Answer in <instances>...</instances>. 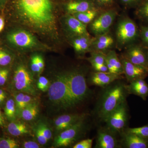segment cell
<instances>
[{
    "label": "cell",
    "instance_id": "obj_4",
    "mask_svg": "<svg viewBox=\"0 0 148 148\" xmlns=\"http://www.w3.org/2000/svg\"><path fill=\"white\" fill-rule=\"evenodd\" d=\"M64 73L77 106L85 101L90 95V90L88 87L84 73L78 69Z\"/></svg>",
    "mask_w": 148,
    "mask_h": 148
},
{
    "label": "cell",
    "instance_id": "obj_16",
    "mask_svg": "<svg viewBox=\"0 0 148 148\" xmlns=\"http://www.w3.org/2000/svg\"><path fill=\"white\" fill-rule=\"evenodd\" d=\"M63 8L66 14H71L97 8L92 0H69L64 3Z\"/></svg>",
    "mask_w": 148,
    "mask_h": 148
},
{
    "label": "cell",
    "instance_id": "obj_31",
    "mask_svg": "<svg viewBox=\"0 0 148 148\" xmlns=\"http://www.w3.org/2000/svg\"><path fill=\"white\" fill-rule=\"evenodd\" d=\"M19 147L16 141L11 138H2L0 140V148H17Z\"/></svg>",
    "mask_w": 148,
    "mask_h": 148
},
{
    "label": "cell",
    "instance_id": "obj_39",
    "mask_svg": "<svg viewBox=\"0 0 148 148\" xmlns=\"http://www.w3.org/2000/svg\"><path fill=\"white\" fill-rule=\"evenodd\" d=\"M140 37L144 45L148 47V26H143L140 29Z\"/></svg>",
    "mask_w": 148,
    "mask_h": 148
},
{
    "label": "cell",
    "instance_id": "obj_2",
    "mask_svg": "<svg viewBox=\"0 0 148 148\" xmlns=\"http://www.w3.org/2000/svg\"><path fill=\"white\" fill-rule=\"evenodd\" d=\"M49 100L54 106L64 110L76 106L64 72L56 76L48 89Z\"/></svg>",
    "mask_w": 148,
    "mask_h": 148
},
{
    "label": "cell",
    "instance_id": "obj_20",
    "mask_svg": "<svg viewBox=\"0 0 148 148\" xmlns=\"http://www.w3.org/2000/svg\"><path fill=\"white\" fill-rule=\"evenodd\" d=\"M122 144L127 148H148V140L125 131L121 132Z\"/></svg>",
    "mask_w": 148,
    "mask_h": 148
},
{
    "label": "cell",
    "instance_id": "obj_42",
    "mask_svg": "<svg viewBox=\"0 0 148 148\" xmlns=\"http://www.w3.org/2000/svg\"><path fill=\"white\" fill-rule=\"evenodd\" d=\"M92 67L94 69L95 72H103V73L109 72L108 69L106 64L95 65L92 66Z\"/></svg>",
    "mask_w": 148,
    "mask_h": 148
},
{
    "label": "cell",
    "instance_id": "obj_6",
    "mask_svg": "<svg viewBox=\"0 0 148 148\" xmlns=\"http://www.w3.org/2000/svg\"><path fill=\"white\" fill-rule=\"evenodd\" d=\"M139 32L136 24L128 17H123L118 21L116 30V39L118 47H126L138 38Z\"/></svg>",
    "mask_w": 148,
    "mask_h": 148
},
{
    "label": "cell",
    "instance_id": "obj_46",
    "mask_svg": "<svg viewBox=\"0 0 148 148\" xmlns=\"http://www.w3.org/2000/svg\"><path fill=\"white\" fill-rule=\"evenodd\" d=\"M4 123V120L1 111L0 110V126H2Z\"/></svg>",
    "mask_w": 148,
    "mask_h": 148
},
{
    "label": "cell",
    "instance_id": "obj_24",
    "mask_svg": "<svg viewBox=\"0 0 148 148\" xmlns=\"http://www.w3.org/2000/svg\"><path fill=\"white\" fill-rule=\"evenodd\" d=\"M8 130L10 134L14 136L26 135L29 132L27 125L19 121L11 122L8 126Z\"/></svg>",
    "mask_w": 148,
    "mask_h": 148
},
{
    "label": "cell",
    "instance_id": "obj_38",
    "mask_svg": "<svg viewBox=\"0 0 148 148\" xmlns=\"http://www.w3.org/2000/svg\"><path fill=\"white\" fill-rule=\"evenodd\" d=\"M35 133L38 143L41 145H45L47 143L48 140L43 135L41 130L38 126H37L35 129Z\"/></svg>",
    "mask_w": 148,
    "mask_h": 148
},
{
    "label": "cell",
    "instance_id": "obj_15",
    "mask_svg": "<svg viewBox=\"0 0 148 148\" xmlns=\"http://www.w3.org/2000/svg\"><path fill=\"white\" fill-rule=\"evenodd\" d=\"M70 43L78 55H84L91 51L92 37L87 35H79L69 37Z\"/></svg>",
    "mask_w": 148,
    "mask_h": 148
},
{
    "label": "cell",
    "instance_id": "obj_48",
    "mask_svg": "<svg viewBox=\"0 0 148 148\" xmlns=\"http://www.w3.org/2000/svg\"><path fill=\"white\" fill-rule=\"evenodd\" d=\"M5 99V98L3 97L2 96L0 95V104L2 103L3 101H4Z\"/></svg>",
    "mask_w": 148,
    "mask_h": 148
},
{
    "label": "cell",
    "instance_id": "obj_14",
    "mask_svg": "<svg viewBox=\"0 0 148 148\" xmlns=\"http://www.w3.org/2000/svg\"><path fill=\"white\" fill-rule=\"evenodd\" d=\"M116 132L108 127L102 128L98 131L95 148H115L117 147L118 141L116 137Z\"/></svg>",
    "mask_w": 148,
    "mask_h": 148
},
{
    "label": "cell",
    "instance_id": "obj_8",
    "mask_svg": "<svg viewBox=\"0 0 148 148\" xmlns=\"http://www.w3.org/2000/svg\"><path fill=\"white\" fill-rule=\"evenodd\" d=\"M117 15L115 8L102 11L89 24L90 32L95 36L109 33Z\"/></svg>",
    "mask_w": 148,
    "mask_h": 148
},
{
    "label": "cell",
    "instance_id": "obj_21",
    "mask_svg": "<svg viewBox=\"0 0 148 148\" xmlns=\"http://www.w3.org/2000/svg\"><path fill=\"white\" fill-rule=\"evenodd\" d=\"M128 94H133L139 96L146 101L148 96V84L144 79L137 80L125 85Z\"/></svg>",
    "mask_w": 148,
    "mask_h": 148
},
{
    "label": "cell",
    "instance_id": "obj_34",
    "mask_svg": "<svg viewBox=\"0 0 148 148\" xmlns=\"http://www.w3.org/2000/svg\"><path fill=\"white\" fill-rule=\"evenodd\" d=\"M12 57L5 50L0 49V66H6L11 63Z\"/></svg>",
    "mask_w": 148,
    "mask_h": 148
},
{
    "label": "cell",
    "instance_id": "obj_7",
    "mask_svg": "<svg viewBox=\"0 0 148 148\" xmlns=\"http://www.w3.org/2000/svg\"><path fill=\"white\" fill-rule=\"evenodd\" d=\"M13 83L16 90L20 92L36 96L37 90L32 74L23 64L16 66L13 77Z\"/></svg>",
    "mask_w": 148,
    "mask_h": 148
},
{
    "label": "cell",
    "instance_id": "obj_5",
    "mask_svg": "<svg viewBox=\"0 0 148 148\" xmlns=\"http://www.w3.org/2000/svg\"><path fill=\"white\" fill-rule=\"evenodd\" d=\"M6 39L10 45L19 50L30 51L46 48L31 32L24 29L10 32Z\"/></svg>",
    "mask_w": 148,
    "mask_h": 148
},
{
    "label": "cell",
    "instance_id": "obj_13",
    "mask_svg": "<svg viewBox=\"0 0 148 148\" xmlns=\"http://www.w3.org/2000/svg\"><path fill=\"white\" fill-rule=\"evenodd\" d=\"M124 74L129 83L140 79H145L148 76V69L135 65L122 56L120 58Z\"/></svg>",
    "mask_w": 148,
    "mask_h": 148
},
{
    "label": "cell",
    "instance_id": "obj_1",
    "mask_svg": "<svg viewBox=\"0 0 148 148\" xmlns=\"http://www.w3.org/2000/svg\"><path fill=\"white\" fill-rule=\"evenodd\" d=\"M14 7L23 25L42 35L57 36L56 18L51 0H14Z\"/></svg>",
    "mask_w": 148,
    "mask_h": 148
},
{
    "label": "cell",
    "instance_id": "obj_29",
    "mask_svg": "<svg viewBox=\"0 0 148 148\" xmlns=\"http://www.w3.org/2000/svg\"><path fill=\"white\" fill-rule=\"evenodd\" d=\"M125 131L138 135L140 138L148 140V124L144 126L134 128H127Z\"/></svg>",
    "mask_w": 148,
    "mask_h": 148
},
{
    "label": "cell",
    "instance_id": "obj_45",
    "mask_svg": "<svg viewBox=\"0 0 148 148\" xmlns=\"http://www.w3.org/2000/svg\"><path fill=\"white\" fill-rule=\"evenodd\" d=\"M5 26V21L3 18L0 16V33L2 31Z\"/></svg>",
    "mask_w": 148,
    "mask_h": 148
},
{
    "label": "cell",
    "instance_id": "obj_32",
    "mask_svg": "<svg viewBox=\"0 0 148 148\" xmlns=\"http://www.w3.org/2000/svg\"><path fill=\"white\" fill-rule=\"evenodd\" d=\"M24 92H20L14 95V101L16 104V110L18 112L25 108L24 103Z\"/></svg>",
    "mask_w": 148,
    "mask_h": 148
},
{
    "label": "cell",
    "instance_id": "obj_12",
    "mask_svg": "<svg viewBox=\"0 0 148 148\" xmlns=\"http://www.w3.org/2000/svg\"><path fill=\"white\" fill-rule=\"evenodd\" d=\"M62 21L68 38L79 35L90 36L88 32L87 25L83 24L72 14H66L63 16Z\"/></svg>",
    "mask_w": 148,
    "mask_h": 148
},
{
    "label": "cell",
    "instance_id": "obj_40",
    "mask_svg": "<svg viewBox=\"0 0 148 148\" xmlns=\"http://www.w3.org/2000/svg\"><path fill=\"white\" fill-rule=\"evenodd\" d=\"M31 69L32 72L37 73H39L42 71L37 63L34 55H33L31 58Z\"/></svg>",
    "mask_w": 148,
    "mask_h": 148
},
{
    "label": "cell",
    "instance_id": "obj_10",
    "mask_svg": "<svg viewBox=\"0 0 148 148\" xmlns=\"http://www.w3.org/2000/svg\"><path fill=\"white\" fill-rule=\"evenodd\" d=\"M128 119L126 101L122 103L106 118L104 121L109 129L115 132H122L125 129Z\"/></svg>",
    "mask_w": 148,
    "mask_h": 148
},
{
    "label": "cell",
    "instance_id": "obj_47",
    "mask_svg": "<svg viewBox=\"0 0 148 148\" xmlns=\"http://www.w3.org/2000/svg\"><path fill=\"white\" fill-rule=\"evenodd\" d=\"M8 0H0V7L3 6Z\"/></svg>",
    "mask_w": 148,
    "mask_h": 148
},
{
    "label": "cell",
    "instance_id": "obj_33",
    "mask_svg": "<svg viewBox=\"0 0 148 148\" xmlns=\"http://www.w3.org/2000/svg\"><path fill=\"white\" fill-rule=\"evenodd\" d=\"M50 85L49 80L45 77L41 76L39 78L37 82V86L39 90L43 92L47 91Z\"/></svg>",
    "mask_w": 148,
    "mask_h": 148
},
{
    "label": "cell",
    "instance_id": "obj_11",
    "mask_svg": "<svg viewBox=\"0 0 148 148\" xmlns=\"http://www.w3.org/2000/svg\"><path fill=\"white\" fill-rule=\"evenodd\" d=\"M122 56L132 64L148 69V52L140 45H127Z\"/></svg>",
    "mask_w": 148,
    "mask_h": 148
},
{
    "label": "cell",
    "instance_id": "obj_22",
    "mask_svg": "<svg viewBox=\"0 0 148 148\" xmlns=\"http://www.w3.org/2000/svg\"><path fill=\"white\" fill-rule=\"evenodd\" d=\"M103 10L100 9L95 8L83 12L74 14L72 15L83 24L87 26L91 23Z\"/></svg>",
    "mask_w": 148,
    "mask_h": 148
},
{
    "label": "cell",
    "instance_id": "obj_41",
    "mask_svg": "<svg viewBox=\"0 0 148 148\" xmlns=\"http://www.w3.org/2000/svg\"><path fill=\"white\" fill-rule=\"evenodd\" d=\"M9 71L7 69H0V86L5 84L7 80Z\"/></svg>",
    "mask_w": 148,
    "mask_h": 148
},
{
    "label": "cell",
    "instance_id": "obj_23",
    "mask_svg": "<svg viewBox=\"0 0 148 148\" xmlns=\"http://www.w3.org/2000/svg\"><path fill=\"white\" fill-rule=\"evenodd\" d=\"M106 61L114 67L117 74L120 75L124 74L120 59L119 58L114 50H109L108 53H106Z\"/></svg>",
    "mask_w": 148,
    "mask_h": 148
},
{
    "label": "cell",
    "instance_id": "obj_28",
    "mask_svg": "<svg viewBox=\"0 0 148 148\" xmlns=\"http://www.w3.org/2000/svg\"><path fill=\"white\" fill-rule=\"evenodd\" d=\"M136 8V15L143 21L148 22V0H143Z\"/></svg>",
    "mask_w": 148,
    "mask_h": 148
},
{
    "label": "cell",
    "instance_id": "obj_25",
    "mask_svg": "<svg viewBox=\"0 0 148 148\" xmlns=\"http://www.w3.org/2000/svg\"><path fill=\"white\" fill-rule=\"evenodd\" d=\"M38 112V106L34 102L25 107L21 111L20 114L21 118L24 120L31 121L36 117Z\"/></svg>",
    "mask_w": 148,
    "mask_h": 148
},
{
    "label": "cell",
    "instance_id": "obj_18",
    "mask_svg": "<svg viewBox=\"0 0 148 148\" xmlns=\"http://www.w3.org/2000/svg\"><path fill=\"white\" fill-rule=\"evenodd\" d=\"M86 114H68L62 115L54 121L56 131L59 133L75 124L80 120L86 118Z\"/></svg>",
    "mask_w": 148,
    "mask_h": 148
},
{
    "label": "cell",
    "instance_id": "obj_9",
    "mask_svg": "<svg viewBox=\"0 0 148 148\" xmlns=\"http://www.w3.org/2000/svg\"><path fill=\"white\" fill-rule=\"evenodd\" d=\"M85 118L59 133L54 141V147H67L75 143L83 133L85 128Z\"/></svg>",
    "mask_w": 148,
    "mask_h": 148
},
{
    "label": "cell",
    "instance_id": "obj_36",
    "mask_svg": "<svg viewBox=\"0 0 148 148\" xmlns=\"http://www.w3.org/2000/svg\"><path fill=\"white\" fill-rule=\"evenodd\" d=\"M93 140L87 139L82 140L73 146V148H91L92 147Z\"/></svg>",
    "mask_w": 148,
    "mask_h": 148
},
{
    "label": "cell",
    "instance_id": "obj_26",
    "mask_svg": "<svg viewBox=\"0 0 148 148\" xmlns=\"http://www.w3.org/2000/svg\"><path fill=\"white\" fill-rule=\"evenodd\" d=\"M90 52V56L87 60L91 66L95 65L106 64V53L101 51H92Z\"/></svg>",
    "mask_w": 148,
    "mask_h": 148
},
{
    "label": "cell",
    "instance_id": "obj_37",
    "mask_svg": "<svg viewBox=\"0 0 148 148\" xmlns=\"http://www.w3.org/2000/svg\"><path fill=\"white\" fill-rule=\"evenodd\" d=\"M48 141L52 138V132L47 125L44 123H40L38 125Z\"/></svg>",
    "mask_w": 148,
    "mask_h": 148
},
{
    "label": "cell",
    "instance_id": "obj_17",
    "mask_svg": "<svg viewBox=\"0 0 148 148\" xmlns=\"http://www.w3.org/2000/svg\"><path fill=\"white\" fill-rule=\"evenodd\" d=\"M114 42V37L110 32L95 36L92 38L91 51H101L106 53V51L110 50L113 46Z\"/></svg>",
    "mask_w": 148,
    "mask_h": 148
},
{
    "label": "cell",
    "instance_id": "obj_35",
    "mask_svg": "<svg viewBox=\"0 0 148 148\" xmlns=\"http://www.w3.org/2000/svg\"><path fill=\"white\" fill-rule=\"evenodd\" d=\"M124 7L127 8H137L143 0H119Z\"/></svg>",
    "mask_w": 148,
    "mask_h": 148
},
{
    "label": "cell",
    "instance_id": "obj_43",
    "mask_svg": "<svg viewBox=\"0 0 148 148\" xmlns=\"http://www.w3.org/2000/svg\"><path fill=\"white\" fill-rule=\"evenodd\" d=\"M23 147L24 148H39L40 145L34 141H26L23 143Z\"/></svg>",
    "mask_w": 148,
    "mask_h": 148
},
{
    "label": "cell",
    "instance_id": "obj_49",
    "mask_svg": "<svg viewBox=\"0 0 148 148\" xmlns=\"http://www.w3.org/2000/svg\"><path fill=\"white\" fill-rule=\"evenodd\" d=\"M64 1H69V0H64Z\"/></svg>",
    "mask_w": 148,
    "mask_h": 148
},
{
    "label": "cell",
    "instance_id": "obj_3",
    "mask_svg": "<svg viewBox=\"0 0 148 148\" xmlns=\"http://www.w3.org/2000/svg\"><path fill=\"white\" fill-rule=\"evenodd\" d=\"M127 92L125 85L117 84L108 88L103 93L98 106L97 114L104 121L122 103L126 101Z\"/></svg>",
    "mask_w": 148,
    "mask_h": 148
},
{
    "label": "cell",
    "instance_id": "obj_30",
    "mask_svg": "<svg viewBox=\"0 0 148 148\" xmlns=\"http://www.w3.org/2000/svg\"><path fill=\"white\" fill-rule=\"evenodd\" d=\"M96 8L106 10L115 8L117 0H92Z\"/></svg>",
    "mask_w": 148,
    "mask_h": 148
},
{
    "label": "cell",
    "instance_id": "obj_27",
    "mask_svg": "<svg viewBox=\"0 0 148 148\" xmlns=\"http://www.w3.org/2000/svg\"><path fill=\"white\" fill-rule=\"evenodd\" d=\"M16 110L15 101L12 99L8 100L5 107V114L10 120L13 121L15 119Z\"/></svg>",
    "mask_w": 148,
    "mask_h": 148
},
{
    "label": "cell",
    "instance_id": "obj_44",
    "mask_svg": "<svg viewBox=\"0 0 148 148\" xmlns=\"http://www.w3.org/2000/svg\"><path fill=\"white\" fill-rule=\"evenodd\" d=\"M34 55L38 65L41 71H42L45 67L44 61L42 57L39 54H34Z\"/></svg>",
    "mask_w": 148,
    "mask_h": 148
},
{
    "label": "cell",
    "instance_id": "obj_19",
    "mask_svg": "<svg viewBox=\"0 0 148 148\" xmlns=\"http://www.w3.org/2000/svg\"><path fill=\"white\" fill-rule=\"evenodd\" d=\"M121 75L112 73L110 72H93L90 77L91 84L101 87H105L116 80L121 79Z\"/></svg>",
    "mask_w": 148,
    "mask_h": 148
}]
</instances>
